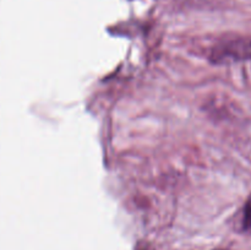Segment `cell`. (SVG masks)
I'll return each instance as SVG.
<instances>
[{
	"mask_svg": "<svg viewBox=\"0 0 251 250\" xmlns=\"http://www.w3.org/2000/svg\"><path fill=\"white\" fill-rule=\"evenodd\" d=\"M216 61L251 60V39H238L227 42L213 53Z\"/></svg>",
	"mask_w": 251,
	"mask_h": 250,
	"instance_id": "cell-1",
	"label": "cell"
},
{
	"mask_svg": "<svg viewBox=\"0 0 251 250\" xmlns=\"http://www.w3.org/2000/svg\"><path fill=\"white\" fill-rule=\"evenodd\" d=\"M243 229L251 232V196L248 199L243 213Z\"/></svg>",
	"mask_w": 251,
	"mask_h": 250,
	"instance_id": "cell-2",
	"label": "cell"
}]
</instances>
